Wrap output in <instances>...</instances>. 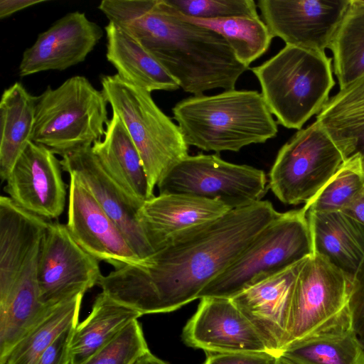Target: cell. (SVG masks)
<instances>
[{
	"label": "cell",
	"mask_w": 364,
	"mask_h": 364,
	"mask_svg": "<svg viewBox=\"0 0 364 364\" xmlns=\"http://www.w3.org/2000/svg\"><path fill=\"white\" fill-rule=\"evenodd\" d=\"M349 309L352 330L364 349V259L352 280Z\"/></svg>",
	"instance_id": "obj_33"
},
{
	"label": "cell",
	"mask_w": 364,
	"mask_h": 364,
	"mask_svg": "<svg viewBox=\"0 0 364 364\" xmlns=\"http://www.w3.org/2000/svg\"><path fill=\"white\" fill-rule=\"evenodd\" d=\"M350 0H259L257 7L272 36L286 45L325 52Z\"/></svg>",
	"instance_id": "obj_12"
},
{
	"label": "cell",
	"mask_w": 364,
	"mask_h": 364,
	"mask_svg": "<svg viewBox=\"0 0 364 364\" xmlns=\"http://www.w3.org/2000/svg\"><path fill=\"white\" fill-rule=\"evenodd\" d=\"M77 324L71 326L62 333L43 353L35 364H70V343Z\"/></svg>",
	"instance_id": "obj_35"
},
{
	"label": "cell",
	"mask_w": 364,
	"mask_h": 364,
	"mask_svg": "<svg viewBox=\"0 0 364 364\" xmlns=\"http://www.w3.org/2000/svg\"><path fill=\"white\" fill-rule=\"evenodd\" d=\"M36 97L16 82L4 90L0 101V176L5 181L30 141L35 123Z\"/></svg>",
	"instance_id": "obj_25"
},
{
	"label": "cell",
	"mask_w": 364,
	"mask_h": 364,
	"mask_svg": "<svg viewBox=\"0 0 364 364\" xmlns=\"http://www.w3.org/2000/svg\"><path fill=\"white\" fill-rule=\"evenodd\" d=\"M182 16L192 23L220 33L231 47L237 60L247 66L266 53L274 38L259 16L223 19H200Z\"/></svg>",
	"instance_id": "obj_28"
},
{
	"label": "cell",
	"mask_w": 364,
	"mask_h": 364,
	"mask_svg": "<svg viewBox=\"0 0 364 364\" xmlns=\"http://www.w3.org/2000/svg\"><path fill=\"white\" fill-rule=\"evenodd\" d=\"M314 255L353 280L364 259V226L341 211L307 212Z\"/></svg>",
	"instance_id": "obj_21"
},
{
	"label": "cell",
	"mask_w": 364,
	"mask_h": 364,
	"mask_svg": "<svg viewBox=\"0 0 364 364\" xmlns=\"http://www.w3.org/2000/svg\"><path fill=\"white\" fill-rule=\"evenodd\" d=\"M274 364H294V363L290 362L285 358L280 355V356L277 357Z\"/></svg>",
	"instance_id": "obj_39"
},
{
	"label": "cell",
	"mask_w": 364,
	"mask_h": 364,
	"mask_svg": "<svg viewBox=\"0 0 364 364\" xmlns=\"http://www.w3.org/2000/svg\"><path fill=\"white\" fill-rule=\"evenodd\" d=\"M345 159L316 120L298 130L279 150L268 176V188L286 205L309 202Z\"/></svg>",
	"instance_id": "obj_9"
},
{
	"label": "cell",
	"mask_w": 364,
	"mask_h": 364,
	"mask_svg": "<svg viewBox=\"0 0 364 364\" xmlns=\"http://www.w3.org/2000/svg\"><path fill=\"white\" fill-rule=\"evenodd\" d=\"M98 9L148 50L186 92L234 90L249 69L220 33L186 20L165 0H103Z\"/></svg>",
	"instance_id": "obj_2"
},
{
	"label": "cell",
	"mask_w": 364,
	"mask_h": 364,
	"mask_svg": "<svg viewBox=\"0 0 364 364\" xmlns=\"http://www.w3.org/2000/svg\"><path fill=\"white\" fill-rule=\"evenodd\" d=\"M182 337L187 346L206 353H269L252 323L230 299L201 298L196 313L183 328Z\"/></svg>",
	"instance_id": "obj_15"
},
{
	"label": "cell",
	"mask_w": 364,
	"mask_h": 364,
	"mask_svg": "<svg viewBox=\"0 0 364 364\" xmlns=\"http://www.w3.org/2000/svg\"><path fill=\"white\" fill-rule=\"evenodd\" d=\"M92 151L110 178L138 210L153 198L139 155L124 124L116 114L106 124L103 139L92 146Z\"/></svg>",
	"instance_id": "obj_20"
},
{
	"label": "cell",
	"mask_w": 364,
	"mask_h": 364,
	"mask_svg": "<svg viewBox=\"0 0 364 364\" xmlns=\"http://www.w3.org/2000/svg\"><path fill=\"white\" fill-rule=\"evenodd\" d=\"M280 355L294 364H364V349L353 331L291 344Z\"/></svg>",
	"instance_id": "obj_29"
},
{
	"label": "cell",
	"mask_w": 364,
	"mask_h": 364,
	"mask_svg": "<svg viewBox=\"0 0 364 364\" xmlns=\"http://www.w3.org/2000/svg\"><path fill=\"white\" fill-rule=\"evenodd\" d=\"M313 255L306 213L302 208L280 213L198 299H232Z\"/></svg>",
	"instance_id": "obj_7"
},
{
	"label": "cell",
	"mask_w": 364,
	"mask_h": 364,
	"mask_svg": "<svg viewBox=\"0 0 364 364\" xmlns=\"http://www.w3.org/2000/svg\"><path fill=\"white\" fill-rule=\"evenodd\" d=\"M340 90L364 76V0H350L330 48Z\"/></svg>",
	"instance_id": "obj_27"
},
{
	"label": "cell",
	"mask_w": 364,
	"mask_h": 364,
	"mask_svg": "<svg viewBox=\"0 0 364 364\" xmlns=\"http://www.w3.org/2000/svg\"><path fill=\"white\" fill-rule=\"evenodd\" d=\"M104 35L84 12L68 13L38 34L26 48L18 67L26 77L47 70H64L83 62Z\"/></svg>",
	"instance_id": "obj_16"
},
{
	"label": "cell",
	"mask_w": 364,
	"mask_h": 364,
	"mask_svg": "<svg viewBox=\"0 0 364 364\" xmlns=\"http://www.w3.org/2000/svg\"><path fill=\"white\" fill-rule=\"evenodd\" d=\"M276 358L267 352L206 353L203 364H274Z\"/></svg>",
	"instance_id": "obj_34"
},
{
	"label": "cell",
	"mask_w": 364,
	"mask_h": 364,
	"mask_svg": "<svg viewBox=\"0 0 364 364\" xmlns=\"http://www.w3.org/2000/svg\"><path fill=\"white\" fill-rule=\"evenodd\" d=\"M159 194L178 193L217 200L230 209L262 200L268 188L265 172L226 161L218 154L188 156L158 183Z\"/></svg>",
	"instance_id": "obj_10"
},
{
	"label": "cell",
	"mask_w": 364,
	"mask_h": 364,
	"mask_svg": "<svg viewBox=\"0 0 364 364\" xmlns=\"http://www.w3.org/2000/svg\"><path fill=\"white\" fill-rule=\"evenodd\" d=\"M279 213L269 200L230 210L177 232L141 262L102 275L97 285L141 316L176 311L197 299Z\"/></svg>",
	"instance_id": "obj_1"
},
{
	"label": "cell",
	"mask_w": 364,
	"mask_h": 364,
	"mask_svg": "<svg viewBox=\"0 0 364 364\" xmlns=\"http://www.w3.org/2000/svg\"><path fill=\"white\" fill-rule=\"evenodd\" d=\"M44 1V0H1L0 18H8L19 11Z\"/></svg>",
	"instance_id": "obj_36"
},
{
	"label": "cell",
	"mask_w": 364,
	"mask_h": 364,
	"mask_svg": "<svg viewBox=\"0 0 364 364\" xmlns=\"http://www.w3.org/2000/svg\"><path fill=\"white\" fill-rule=\"evenodd\" d=\"M351 286L350 278L320 256L305 259L294 284L285 348L353 331L349 309Z\"/></svg>",
	"instance_id": "obj_8"
},
{
	"label": "cell",
	"mask_w": 364,
	"mask_h": 364,
	"mask_svg": "<svg viewBox=\"0 0 364 364\" xmlns=\"http://www.w3.org/2000/svg\"><path fill=\"white\" fill-rule=\"evenodd\" d=\"M107 101L84 76H73L36 97L32 141L61 157L92 146L105 133Z\"/></svg>",
	"instance_id": "obj_6"
},
{
	"label": "cell",
	"mask_w": 364,
	"mask_h": 364,
	"mask_svg": "<svg viewBox=\"0 0 364 364\" xmlns=\"http://www.w3.org/2000/svg\"><path fill=\"white\" fill-rule=\"evenodd\" d=\"M105 33L107 60L122 79L149 92L180 87L158 60L123 29L109 22Z\"/></svg>",
	"instance_id": "obj_22"
},
{
	"label": "cell",
	"mask_w": 364,
	"mask_h": 364,
	"mask_svg": "<svg viewBox=\"0 0 364 364\" xmlns=\"http://www.w3.org/2000/svg\"><path fill=\"white\" fill-rule=\"evenodd\" d=\"M341 212L364 226V186Z\"/></svg>",
	"instance_id": "obj_37"
},
{
	"label": "cell",
	"mask_w": 364,
	"mask_h": 364,
	"mask_svg": "<svg viewBox=\"0 0 364 364\" xmlns=\"http://www.w3.org/2000/svg\"><path fill=\"white\" fill-rule=\"evenodd\" d=\"M182 15L200 19L255 17L259 14L253 0H165Z\"/></svg>",
	"instance_id": "obj_32"
},
{
	"label": "cell",
	"mask_w": 364,
	"mask_h": 364,
	"mask_svg": "<svg viewBox=\"0 0 364 364\" xmlns=\"http://www.w3.org/2000/svg\"><path fill=\"white\" fill-rule=\"evenodd\" d=\"M304 259L230 299L276 357L287 343L294 284Z\"/></svg>",
	"instance_id": "obj_17"
},
{
	"label": "cell",
	"mask_w": 364,
	"mask_h": 364,
	"mask_svg": "<svg viewBox=\"0 0 364 364\" xmlns=\"http://www.w3.org/2000/svg\"><path fill=\"white\" fill-rule=\"evenodd\" d=\"M66 226L75 241L97 260L114 269L142 260L80 178L69 173Z\"/></svg>",
	"instance_id": "obj_14"
},
{
	"label": "cell",
	"mask_w": 364,
	"mask_h": 364,
	"mask_svg": "<svg viewBox=\"0 0 364 364\" xmlns=\"http://www.w3.org/2000/svg\"><path fill=\"white\" fill-rule=\"evenodd\" d=\"M133 364H168V363L159 359L150 351H148L140 358H139Z\"/></svg>",
	"instance_id": "obj_38"
},
{
	"label": "cell",
	"mask_w": 364,
	"mask_h": 364,
	"mask_svg": "<svg viewBox=\"0 0 364 364\" xmlns=\"http://www.w3.org/2000/svg\"><path fill=\"white\" fill-rule=\"evenodd\" d=\"M62 169L75 174L121 230L134 253L141 260L154 250L137 220V210L131 204L105 172L92 146L62 156Z\"/></svg>",
	"instance_id": "obj_18"
},
{
	"label": "cell",
	"mask_w": 364,
	"mask_h": 364,
	"mask_svg": "<svg viewBox=\"0 0 364 364\" xmlns=\"http://www.w3.org/2000/svg\"><path fill=\"white\" fill-rule=\"evenodd\" d=\"M316 120L344 159L358 156L364 171V76L330 98Z\"/></svg>",
	"instance_id": "obj_23"
},
{
	"label": "cell",
	"mask_w": 364,
	"mask_h": 364,
	"mask_svg": "<svg viewBox=\"0 0 364 364\" xmlns=\"http://www.w3.org/2000/svg\"><path fill=\"white\" fill-rule=\"evenodd\" d=\"M186 142L205 151H239L277 136V122L257 90L193 95L172 108Z\"/></svg>",
	"instance_id": "obj_3"
},
{
	"label": "cell",
	"mask_w": 364,
	"mask_h": 364,
	"mask_svg": "<svg viewBox=\"0 0 364 364\" xmlns=\"http://www.w3.org/2000/svg\"><path fill=\"white\" fill-rule=\"evenodd\" d=\"M331 61L325 52L286 45L251 68L277 124L300 130L322 110L335 85Z\"/></svg>",
	"instance_id": "obj_4"
},
{
	"label": "cell",
	"mask_w": 364,
	"mask_h": 364,
	"mask_svg": "<svg viewBox=\"0 0 364 364\" xmlns=\"http://www.w3.org/2000/svg\"><path fill=\"white\" fill-rule=\"evenodd\" d=\"M100 261L73 238L66 225L49 220L38 265L39 299L54 306L97 285Z\"/></svg>",
	"instance_id": "obj_11"
},
{
	"label": "cell",
	"mask_w": 364,
	"mask_h": 364,
	"mask_svg": "<svg viewBox=\"0 0 364 364\" xmlns=\"http://www.w3.org/2000/svg\"><path fill=\"white\" fill-rule=\"evenodd\" d=\"M62 166L48 148L30 141L15 162L4 192L24 210L46 220L63 212L66 187Z\"/></svg>",
	"instance_id": "obj_13"
},
{
	"label": "cell",
	"mask_w": 364,
	"mask_h": 364,
	"mask_svg": "<svg viewBox=\"0 0 364 364\" xmlns=\"http://www.w3.org/2000/svg\"><path fill=\"white\" fill-rule=\"evenodd\" d=\"M364 186V171L360 159H346L319 192L302 208L307 212L342 211Z\"/></svg>",
	"instance_id": "obj_30"
},
{
	"label": "cell",
	"mask_w": 364,
	"mask_h": 364,
	"mask_svg": "<svg viewBox=\"0 0 364 364\" xmlns=\"http://www.w3.org/2000/svg\"><path fill=\"white\" fill-rule=\"evenodd\" d=\"M103 92L135 144L151 191L178 162L188 156V145L179 128L157 106L151 92L117 74L101 78Z\"/></svg>",
	"instance_id": "obj_5"
},
{
	"label": "cell",
	"mask_w": 364,
	"mask_h": 364,
	"mask_svg": "<svg viewBox=\"0 0 364 364\" xmlns=\"http://www.w3.org/2000/svg\"><path fill=\"white\" fill-rule=\"evenodd\" d=\"M230 210L217 200L161 193L145 201L137 210L136 217L154 252L177 232L215 220Z\"/></svg>",
	"instance_id": "obj_19"
},
{
	"label": "cell",
	"mask_w": 364,
	"mask_h": 364,
	"mask_svg": "<svg viewBox=\"0 0 364 364\" xmlns=\"http://www.w3.org/2000/svg\"><path fill=\"white\" fill-rule=\"evenodd\" d=\"M141 314L105 294L95 298L90 314L73 330L70 364H83Z\"/></svg>",
	"instance_id": "obj_24"
},
{
	"label": "cell",
	"mask_w": 364,
	"mask_h": 364,
	"mask_svg": "<svg viewBox=\"0 0 364 364\" xmlns=\"http://www.w3.org/2000/svg\"><path fill=\"white\" fill-rule=\"evenodd\" d=\"M148 351L141 326L135 319L83 364H133Z\"/></svg>",
	"instance_id": "obj_31"
},
{
	"label": "cell",
	"mask_w": 364,
	"mask_h": 364,
	"mask_svg": "<svg viewBox=\"0 0 364 364\" xmlns=\"http://www.w3.org/2000/svg\"><path fill=\"white\" fill-rule=\"evenodd\" d=\"M84 294H80L49 309L0 359V364H35L43 353L67 328L77 324Z\"/></svg>",
	"instance_id": "obj_26"
}]
</instances>
